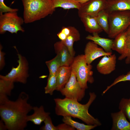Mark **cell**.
I'll return each mask as SVG.
<instances>
[{"label": "cell", "mask_w": 130, "mask_h": 130, "mask_svg": "<svg viewBox=\"0 0 130 130\" xmlns=\"http://www.w3.org/2000/svg\"><path fill=\"white\" fill-rule=\"evenodd\" d=\"M81 4L84 3L90 0H75Z\"/></svg>", "instance_id": "cell-36"}, {"label": "cell", "mask_w": 130, "mask_h": 130, "mask_svg": "<svg viewBox=\"0 0 130 130\" xmlns=\"http://www.w3.org/2000/svg\"><path fill=\"white\" fill-rule=\"evenodd\" d=\"M24 23H29L52 14L55 11L52 0H21Z\"/></svg>", "instance_id": "cell-3"}, {"label": "cell", "mask_w": 130, "mask_h": 130, "mask_svg": "<svg viewBox=\"0 0 130 130\" xmlns=\"http://www.w3.org/2000/svg\"><path fill=\"white\" fill-rule=\"evenodd\" d=\"M14 83L9 80L0 78V95L10 96L14 87Z\"/></svg>", "instance_id": "cell-24"}, {"label": "cell", "mask_w": 130, "mask_h": 130, "mask_svg": "<svg viewBox=\"0 0 130 130\" xmlns=\"http://www.w3.org/2000/svg\"><path fill=\"white\" fill-rule=\"evenodd\" d=\"M18 65L16 67H13L10 72L7 74L0 75V78L9 80L14 82L26 84L28 74L29 65L26 58L18 53Z\"/></svg>", "instance_id": "cell-7"}, {"label": "cell", "mask_w": 130, "mask_h": 130, "mask_svg": "<svg viewBox=\"0 0 130 130\" xmlns=\"http://www.w3.org/2000/svg\"><path fill=\"white\" fill-rule=\"evenodd\" d=\"M44 125L40 128L41 130H57V126L53 124L49 115L47 117L44 121Z\"/></svg>", "instance_id": "cell-31"}, {"label": "cell", "mask_w": 130, "mask_h": 130, "mask_svg": "<svg viewBox=\"0 0 130 130\" xmlns=\"http://www.w3.org/2000/svg\"><path fill=\"white\" fill-rule=\"evenodd\" d=\"M89 95V101L85 104H82L76 100L65 98L63 99L54 98L56 114L63 117L69 116L77 118L87 124L101 125V123L98 120L89 112V107L96 97L94 92H90Z\"/></svg>", "instance_id": "cell-2"}, {"label": "cell", "mask_w": 130, "mask_h": 130, "mask_svg": "<svg viewBox=\"0 0 130 130\" xmlns=\"http://www.w3.org/2000/svg\"><path fill=\"white\" fill-rule=\"evenodd\" d=\"M116 57L115 54L104 56L97 65L98 71L103 75L109 74L115 69Z\"/></svg>", "instance_id": "cell-11"}, {"label": "cell", "mask_w": 130, "mask_h": 130, "mask_svg": "<svg viewBox=\"0 0 130 130\" xmlns=\"http://www.w3.org/2000/svg\"><path fill=\"white\" fill-rule=\"evenodd\" d=\"M80 18L86 31L93 34H98L103 31L98 24L96 17L86 15L82 16Z\"/></svg>", "instance_id": "cell-17"}, {"label": "cell", "mask_w": 130, "mask_h": 130, "mask_svg": "<svg viewBox=\"0 0 130 130\" xmlns=\"http://www.w3.org/2000/svg\"><path fill=\"white\" fill-rule=\"evenodd\" d=\"M119 109L122 110L130 121V102L129 99L123 98L119 104Z\"/></svg>", "instance_id": "cell-28"}, {"label": "cell", "mask_w": 130, "mask_h": 130, "mask_svg": "<svg viewBox=\"0 0 130 130\" xmlns=\"http://www.w3.org/2000/svg\"><path fill=\"white\" fill-rule=\"evenodd\" d=\"M7 129L6 126L4 122L1 120L0 121V130Z\"/></svg>", "instance_id": "cell-35"}, {"label": "cell", "mask_w": 130, "mask_h": 130, "mask_svg": "<svg viewBox=\"0 0 130 130\" xmlns=\"http://www.w3.org/2000/svg\"><path fill=\"white\" fill-rule=\"evenodd\" d=\"M111 116L113 122L111 130H130V123L122 110L111 113Z\"/></svg>", "instance_id": "cell-13"}, {"label": "cell", "mask_w": 130, "mask_h": 130, "mask_svg": "<svg viewBox=\"0 0 130 130\" xmlns=\"http://www.w3.org/2000/svg\"><path fill=\"white\" fill-rule=\"evenodd\" d=\"M18 11V9L12 8L6 6L4 3V0H0V13L17 12Z\"/></svg>", "instance_id": "cell-32"}, {"label": "cell", "mask_w": 130, "mask_h": 130, "mask_svg": "<svg viewBox=\"0 0 130 130\" xmlns=\"http://www.w3.org/2000/svg\"><path fill=\"white\" fill-rule=\"evenodd\" d=\"M57 86L56 75L49 74L47 84L45 88V93L52 95L54 91L56 90Z\"/></svg>", "instance_id": "cell-27"}, {"label": "cell", "mask_w": 130, "mask_h": 130, "mask_svg": "<svg viewBox=\"0 0 130 130\" xmlns=\"http://www.w3.org/2000/svg\"><path fill=\"white\" fill-rule=\"evenodd\" d=\"M129 100L130 102V99H129Z\"/></svg>", "instance_id": "cell-37"}, {"label": "cell", "mask_w": 130, "mask_h": 130, "mask_svg": "<svg viewBox=\"0 0 130 130\" xmlns=\"http://www.w3.org/2000/svg\"><path fill=\"white\" fill-rule=\"evenodd\" d=\"M109 14L104 9L100 11L96 17L97 21L101 27L108 34L109 31Z\"/></svg>", "instance_id": "cell-23"}, {"label": "cell", "mask_w": 130, "mask_h": 130, "mask_svg": "<svg viewBox=\"0 0 130 130\" xmlns=\"http://www.w3.org/2000/svg\"><path fill=\"white\" fill-rule=\"evenodd\" d=\"M73 26L63 27L61 30L57 34L59 39L61 41L65 40L71 32Z\"/></svg>", "instance_id": "cell-30"}, {"label": "cell", "mask_w": 130, "mask_h": 130, "mask_svg": "<svg viewBox=\"0 0 130 130\" xmlns=\"http://www.w3.org/2000/svg\"><path fill=\"white\" fill-rule=\"evenodd\" d=\"M126 47L124 52L118 58L119 60H122L126 58L125 63H130V25L126 30Z\"/></svg>", "instance_id": "cell-26"}, {"label": "cell", "mask_w": 130, "mask_h": 130, "mask_svg": "<svg viewBox=\"0 0 130 130\" xmlns=\"http://www.w3.org/2000/svg\"><path fill=\"white\" fill-rule=\"evenodd\" d=\"M109 22L108 36L114 39L119 34L125 31L130 25V10L115 11L110 13Z\"/></svg>", "instance_id": "cell-5"}, {"label": "cell", "mask_w": 130, "mask_h": 130, "mask_svg": "<svg viewBox=\"0 0 130 130\" xmlns=\"http://www.w3.org/2000/svg\"><path fill=\"white\" fill-rule=\"evenodd\" d=\"M126 47V31L118 35L113 40L112 50L121 54L124 52Z\"/></svg>", "instance_id": "cell-19"}, {"label": "cell", "mask_w": 130, "mask_h": 130, "mask_svg": "<svg viewBox=\"0 0 130 130\" xmlns=\"http://www.w3.org/2000/svg\"><path fill=\"white\" fill-rule=\"evenodd\" d=\"M86 39L101 46L105 52H112L113 40L101 37L97 33L93 34L92 35H88Z\"/></svg>", "instance_id": "cell-18"}, {"label": "cell", "mask_w": 130, "mask_h": 130, "mask_svg": "<svg viewBox=\"0 0 130 130\" xmlns=\"http://www.w3.org/2000/svg\"><path fill=\"white\" fill-rule=\"evenodd\" d=\"M55 8L60 7L64 9L75 8L78 9L81 4L75 0H52Z\"/></svg>", "instance_id": "cell-22"}, {"label": "cell", "mask_w": 130, "mask_h": 130, "mask_svg": "<svg viewBox=\"0 0 130 130\" xmlns=\"http://www.w3.org/2000/svg\"><path fill=\"white\" fill-rule=\"evenodd\" d=\"M2 46L1 45H0V69L1 70L5 65V62L4 56L5 53L2 51Z\"/></svg>", "instance_id": "cell-33"}, {"label": "cell", "mask_w": 130, "mask_h": 130, "mask_svg": "<svg viewBox=\"0 0 130 130\" xmlns=\"http://www.w3.org/2000/svg\"><path fill=\"white\" fill-rule=\"evenodd\" d=\"M55 52L60 56L61 66H70L73 62L74 57L72 56L66 46L60 41L56 42L54 45Z\"/></svg>", "instance_id": "cell-12"}, {"label": "cell", "mask_w": 130, "mask_h": 130, "mask_svg": "<svg viewBox=\"0 0 130 130\" xmlns=\"http://www.w3.org/2000/svg\"><path fill=\"white\" fill-rule=\"evenodd\" d=\"M107 3V0H90L81 4L78 9V16L80 18L86 15L96 17L100 11L105 8Z\"/></svg>", "instance_id": "cell-9"}, {"label": "cell", "mask_w": 130, "mask_h": 130, "mask_svg": "<svg viewBox=\"0 0 130 130\" xmlns=\"http://www.w3.org/2000/svg\"><path fill=\"white\" fill-rule=\"evenodd\" d=\"M49 72V74L56 75L57 72L61 66V61L59 56L57 54L52 59L45 62Z\"/></svg>", "instance_id": "cell-25"}, {"label": "cell", "mask_w": 130, "mask_h": 130, "mask_svg": "<svg viewBox=\"0 0 130 130\" xmlns=\"http://www.w3.org/2000/svg\"><path fill=\"white\" fill-rule=\"evenodd\" d=\"M71 117L66 116L63 117V121L78 130H90L93 129L98 126L96 125H85L74 121Z\"/></svg>", "instance_id": "cell-21"}, {"label": "cell", "mask_w": 130, "mask_h": 130, "mask_svg": "<svg viewBox=\"0 0 130 130\" xmlns=\"http://www.w3.org/2000/svg\"><path fill=\"white\" fill-rule=\"evenodd\" d=\"M127 81H130V71L126 74L121 75L116 78L111 84L107 87L106 89L103 92L102 94H104L110 88L117 83L120 82Z\"/></svg>", "instance_id": "cell-29"}, {"label": "cell", "mask_w": 130, "mask_h": 130, "mask_svg": "<svg viewBox=\"0 0 130 130\" xmlns=\"http://www.w3.org/2000/svg\"><path fill=\"white\" fill-rule=\"evenodd\" d=\"M24 23L23 19L19 16L17 12L0 13V33L3 34L6 31L17 34L19 31L24 32L22 25Z\"/></svg>", "instance_id": "cell-6"}, {"label": "cell", "mask_w": 130, "mask_h": 130, "mask_svg": "<svg viewBox=\"0 0 130 130\" xmlns=\"http://www.w3.org/2000/svg\"><path fill=\"white\" fill-rule=\"evenodd\" d=\"M84 53L86 61L88 64H91L94 60L100 57L112 54V52H106L102 48L98 47L97 44L92 41L86 44Z\"/></svg>", "instance_id": "cell-10"}, {"label": "cell", "mask_w": 130, "mask_h": 130, "mask_svg": "<svg viewBox=\"0 0 130 130\" xmlns=\"http://www.w3.org/2000/svg\"><path fill=\"white\" fill-rule=\"evenodd\" d=\"M104 10L109 14L113 12L130 10V0H107Z\"/></svg>", "instance_id": "cell-14"}, {"label": "cell", "mask_w": 130, "mask_h": 130, "mask_svg": "<svg viewBox=\"0 0 130 130\" xmlns=\"http://www.w3.org/2000/svg\"><path fill=\"white\" fill-rule=\"evenodd\" d=\"M28 95L24 92L15 101L8 100L0 105L1 120L9 130H23L27 125L28 113L33 107L28 102Z\"/></svg>", "instance_id": "cell-1"}, {"label": "cell", "mask_w": 130, "mask_h": 130, "mask_svg": "<svg viewBox=\"0 0 130 130\" xmlns=\"http://www.w3.org/2000/svg\"><path fill=\"white\" fill-rule=\"evenodd\" d=\"M80 39V34L79 31L73 27L70 34L65 40L62 41L67 46L71 54L73 57H74L75 55V52L73 48L74 43Z\"/></svg>", "instance_id": "cell-20"}, {"label": "cell", "mask_w": 130, "mask_h": 130, "mask_svg": "<svg viewBox=\"0 0 130 130\" xmlns=\"http://www.w3.org/2000/svg\"><path fill=\"white\" fill-rule=\"evenodd\" d=\"M32 110L33 113L31 115H28L27 120L28 122H31L36 125H40L50 114V113L45 111L42 105L39 107H33Z\"/></svg>", "instance_id": "cell-16"}, {"label": "cell", "mask_w": 130, "mask_h": 130, "mask_svg": "<svg viewBox=\"0 0 130 130\" xmlns=\"http://www.w3.org/2000/svg\"><path fill=\"white\" fill-rule=\"evenodd\" d=\"M70 66L82 88L87 89V82L91 84L94 82L92 66L87 64L84 55H79L74 57Z\"/></svg>", "instance_id": "cell-4"}, {"label": "cell", "mask_w": 130, "mask_h": 130, "mask_svg": "<svg viewBox=\"0 0 130 130\" xmlns=\"http://www.w3.org/2000/svg\"><path fill=\"white\" fill-rule=\"evenodd\" d=\"M57 130H74L75 129L65 123L60 124L57 126Z\"/></svg>", "instance_id": "cell-34"}, {"label": "cell", "mask_w": 130, "mask_h": 130, "mask_svg": "<svg viewBox=\"0 0 130 130\" xmlns=\"http://www.w3.org/2000/svg\"><path fill=\"white\" fill-rule=\"evenodd\" d=\"M72 70L70 66H62L59 68L56 74L57 86L56 90L60 91L69 81Z\"/></svg>", "instance_id": "cell-15"}, {"label": "cell", "mask_w": 130, "mask_h": 130, "mask_svg": "<svg viewBox=\"0 0 130 130\" xmlns=\"http://www.w3.org/2000/svg\"><path fill=\"white\" fill-rule=\"evenodd\" d=\"M85 90L81 87L75 74L72 71L69 81L60 91L65 98L80 101L85 95Z\"/></svg>", "instance_id": "cell-8"}]
</instances>
